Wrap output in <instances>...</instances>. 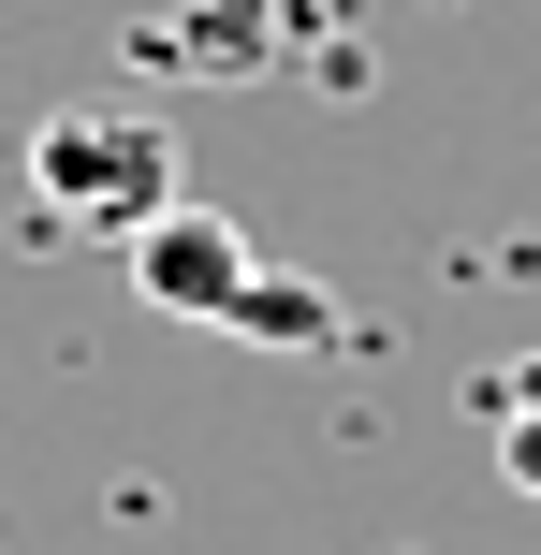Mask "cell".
<instances>
[{"label": "cell", "mask_w": 541, "mask_h": 555, "mask_svg": "<svg viewBox=\"0 0 541 555\" xmlns=\"http://www.w3.org/2000/svg\"><path fill=\"white\" fill-rule=\"evenodd\" d=\"M29 205H44V234H117L132 249L162 205H191V162L146 103H59L29 132Z\"/></svg>", "instance_id": "obj_1"}, {"label": "cell", "mask_w": 541, "mask_h": 555, "mask_svg": "<svg viewBox=\"0 0 541 555\" xmlns=\"http://www.w3.org/2000/svg\"><path fill=\"white\" fill-rule=\"evenodd\" d=\"M132 307H162V322H205V336H234V307H249V278H263V249H249V220H220V205H162V220L132 234Z\"/></svg>", "instance_id": "obj_2"}, {"label": "cell", "mask_w": 541, "mask_h": 555, "mask_svg": "<svg viewBox=\"0 0 541 555\" xmlns=\"http://www.w3.org/2000/svg\"><path fill=\"white\" fill-rule=\"evenodd\" d=\"M293 0H176V15L132 29V74H191V88H249L263 59H279Z\"/></svg>", "instance_id": "obj_3"}, {"label": "cell", "mask_w": 541, "mask_h": 555, "mask_svg": "<svg viewBox=\"0 0 541 555\" xmlns=\"http://www.w3.org/2000/svg\"><path fill=\"white\" fill-rule=\"evenodd\" d=\"M234 336H249V351H337V293L293 278V263H263L249 307H234Z\"/></svg>", "instance_id": "obj_4"}, {"label": "cell", "mask_w": 541, "mask_h": 555, "mask_svg": "<svg viewBox=\"0 0 541 555\" xmlns=\"http://www.w3.org/2000/svg\"><path fill=\"white\" fill-rule=\"evenodd\" d=\"M468 424H498V468L541 498V351H513V365H484L468 380Z\"/></svg>", "instance_id": "obj_5"}]
</instances>
